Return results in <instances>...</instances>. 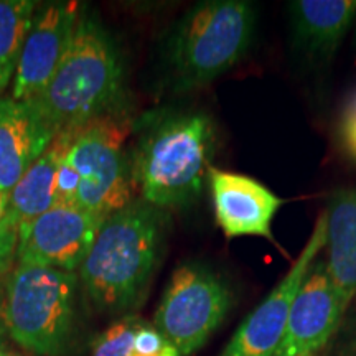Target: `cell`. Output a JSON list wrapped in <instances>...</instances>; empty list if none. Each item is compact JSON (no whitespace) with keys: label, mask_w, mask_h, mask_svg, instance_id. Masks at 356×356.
<instances>
[{"label":"cell","mask_w":356,"mask_h":356,"mask_svg":"<svg viewBox=\"0 0 356 356\" xmlns=\"http://www.w3.org/2000/svg\"><path fill=\"white\" fill-rule=\"evenodd\" d=\"M168 213L134 198L106 216L79 267V280L92 305L119 315L139 309L162 259Z\"/></svg>","instance_id":"cell-1"},{"label":"cell","mask_w":356,"mask_h":356,"mask_svg":"<svg viewBox=\"0 0 356 356\" xmlns=\"http://www.w3.org/2000/svg\"><path fill=\"white\" fill-rule=\"evenodd\" d=\"M215 147V124L202 111L162 109L144 115L131 160L140 198L165 211L197 202Z\"/></svg>","instance_id":"cell-2"},{"label":"cell","mask_w":356,"mask_h":356,"mask_svg":"<svg viewBox=\"0 0 356 356\" xmlns=\"http://www.w3.org/2000/svg\"><path fill=\"white\" fill-rule=\"evenodd\" d=\"M257 7L249 0H203L173 24L160 47L167 89L195 91L233 70L251 50Z\"/></svg>","instance_id":"cell-3"},{"label":"cell","mask_w":356,"mask_h":356,"mask_svg":"<svg viewBox=\"0 0 356 356\" xmlns=\"http://www.w3.org/2000/svg\"><path fill=\"white\" fill-rule=\"evenodd\" d=\"M124 91V60L118 43L95 13L81 8L68 51L50 83L30 101L58 136L108 118Z\"/></svg>","instance_id":"cell-4"},{"label":"cell","mask_w":356,"mask_h":356,"mask_svg":"<svg viewBox=\"0 0 356 356\" xmlns=\"http://www.w3.org/2000/svg\"><path fill=\"white\" fill-rule=\"evenodd\" d=\"M78 277L68 270L13 266L3 280V322L8 338L35 356H63L76 318Z\"/></svg>","instance_id":"cell-5"},{"label":"cell","mask_w":356,"mask_h":356,"mask_svg":"<svg viewBox=\"0 0 356 356\" xmlns=\"http://www.w3.org/2000/svg\"><path fill=\"white\" fill-rule=\"evenodd\" d=\"M126 137L127 124L109 115L78 129L65 155L78 178L76 207L106 218L132 202L136 184L124 152Z\"/></svg>","instance_id":"cell-6"},{"label":"cell","mask_w":356,"mask_h":356,"mask_svg":"<svg viewBox=\"0 0 356 356\" xmlns=\"http://www.w3.org/2000/svg\"><path fill=\"white\" fill-rule=\"evenodd\" d=\"M233 305L228 284L202 262H185L172 274L154 315V327L180 356H191L210 340Z\"/></svg>","instance_id":"cell-7"},{"label":"cell","mask_w":356,"mask_h":356,"mask_svg":"<svg viewBox=\"0 0 356 356\" xmlns=\"http://www.w3.org/2000/svg\"><path fill=\"white\" fill-rule=\"evenodd\" d=\"M104 218L73 204H55L17 228V264L74 273L95 243Z\"/></svg>","instance_id":"cell-8"},{"label":"cell","mask_w":356,"mask_h":356,"mask_svg":"<svg viewBox=\"0 0 356 356\" xmlns=\"http://www.w3.org/2000/svg\"><path fill=\"white\" fill-rule=\"evenodd\" d=\"M325 243L327 220L322 211L309 241L305 243L299 257L292 262L289 273L239 325L221 356H274L286 332L289 312L296 293L299 292L310 267L325 249Z\"/></svg>","instance_id":"cell-9"},{"label":"cell","mask_w":356,"mask_h":356,"mask_svg":"<svg viewBox=\"0 0 356 356\" xmlns=\"http://www.w3.org/2000/svg\"><path fill=\"white\" fill-rule=\"evenodd\" d=\"M81 8L78 2H48L35 8L12 83V99L42 95L68 51Z\"/></svg>","instance_id":"cell-10"},{"label":"cell","mask_w":356,"mask_h":356,"mask_svg":"<svg viewBox=\"0 0 356 356\" xmlns=\"http://www.w3.org/2000/svg\"><path fill=\"white\" fill-rule=\"evenodd\" d=\"M343 315L325 261L318 257L296 293L286 332L274 356H320Z\"/></svg>","instance_id":"cell-11"},{"label":"cell","mask_w":356,"mask_h":356,"mask_svg":"<svg viewBox=\"0 0 356 356\" xmlns=\"http://www.w3.org/2000/svg\"><path fill=\"white\" fill-rule=\"evenodd\" d=\"M208 184L216 221L226 238H264L277 246L273 221L282 198L254 178L215 167L208 172Z\"/></svg>","instance_id":"cell-12"},{"label":"cell","mask_w":356,"mask_h":356,"mask_svg":"<svg viewBox=\"0 0 356 356\" xmlns=\"http://www.w3.org/2000/svg\"><path fill=\"white\" fill-rule=\"evenodd\" d=\"M287 12L292 50L310 65L333 60L356 24V0H293Z\"/></svg>","instance_id":"cell-13"},{"label":"cell","mask_w":356,"mask_h":356,"mask_svg":"<svg viewBox=\"0 0 356 356\" xmlns=\"http://www.w3.org/2000/svg\"><path fill=\"white\" fill-rule=\"evenodd\" d=\"M55 137L33 102L0 96V188L10 193Z\"/></svg>","instance_id":"cell-14"},{"label":"cell","mask_w":356,"mask_h":356,"mask_svg":"<svg viewBox=\"0 0 356 356\" xmlns=\"http://www.w3.org/2000/svg\"><path fill=\"white\" fill-rule=\"evenodd\" d=\"M327 220V273L345 312L356 296V190L332 193L323 210Z\"/></svg>","instance_id":"cell-15"},{"label":"cell","mask_w":356,"mask_h":356,"mask_svg":"<svg viewBox=\"0 0 356 356\" xmlns=\"http://www.w3.org/2000/svg\"><path fill=\"white\" fill-rule=\"evenodd\" d=\"M76 134L78 129H66L58 134L47 150L35 160L33 165L10 190L8 221L12 222V226L19 228L24 222L43 215L44 211L55 207L58 168Z\"/></svg>","instance_id":"cell-16"},{"label":"cell","mask_w":356,"mask_h":356,"mask_svg":"<svg viewBox=\"0 0 356 356\" xmlns=\"http://www.w3.org/2000/svg\"><path fill=\"white\" fill-rule=\"evenodd\" d=\"M91 356H180L154 323L124 315L91 345Z\"/></svg>","instance_id":"cell-17"},{"label":"cell","mask_w":356,"mask_h":356,"mask_svg":"<svg viewBox=\"0 0 356 356\" xmlns=\"http://www.w3.org/2000/svg\"><path fill=\"white\" fill-rule=\"evenodd\" d=\"M35 8L32 0H0V96L15 76Z\"/></svg>","instance_id":"cell-18"},{"label":"cell","mask_w":356,"mask_h":356,"mask_svg":"<svg viewBox=\"0 0 356 356\" xmlns=\"http://www.w3.org/2000/svg\"><path fill=\"white\" fill-rule=\"evenodd\" d=\"M17 249V228L12 225L0 228V284L7 279L13 269Z\"/></svg>","instance_id":"cell-19"},{"label":"cell","mask_w":356,"mask_h":356,"mask_svg":"<svg viewBox=\"0 0 356 356\" xmlns=\"http://www.w3.org/2000/svg\"><path fill=\"white\" fill-rule=\"evenodd\" d=\"M341 137L346 150L356 159V96L346 106L343 122H341Z\"/></svg>","instance_id":"cell-20"},{"label":"cell","mask_w":356,"mask_h":356,"mask_svg":"<svg viewBox=\"0 0 356 356\" xmlns=\"http://www.w3.org/2000/svg\"><path fill=\"white\" fill-rule=\"evenodd\" d=\"M7 225H12V222L8 221V193L0 188V228H3V226ZM13 228H15V226H13Z\"/></svg>","instance_id":"cell-21"},{"label":"cell","mask_w":356,"mask_h":356,"mask_svg":"<svg viewBox=\"0 0 356 356\" xmlns=\"http://www.w3.org/2000/svg\"><path fill=\"white\" fill-rule=\"evenodd\" d=\"M2 302H3V286L0 287V350L6 348V341L8 338L6 322H3V310H2Z\"/></svg>","instance_id":"cell-22"},{"label":"cell","mask_w":356,"mask_h":356,"mask_svg":"<svg viewBox=\"0 0 356 356\" xmlns=\"http://www.w3.org/2000/svg\"><path fill=\"white\" fill-rule=\"evenodd\" d=\"M340 356H356V332L351 335V338L346 341V345L341 348Z\"/></svg>","instance_id":"cell-23"},{"label":"cell","mask_w":356,"mask_h":356,"mask_svg":"<svg viewBox=\"0 0 356 356\" xmlns=\"http://www.w3.org/2000/svg\"><path fill=\"white\" fill-rule=\"evenodd\" d=\"M0 356H35V355H30V353H20V351H13V350H0Z\"/></svg>","instance_id":"cell-24"}]
</instances>
